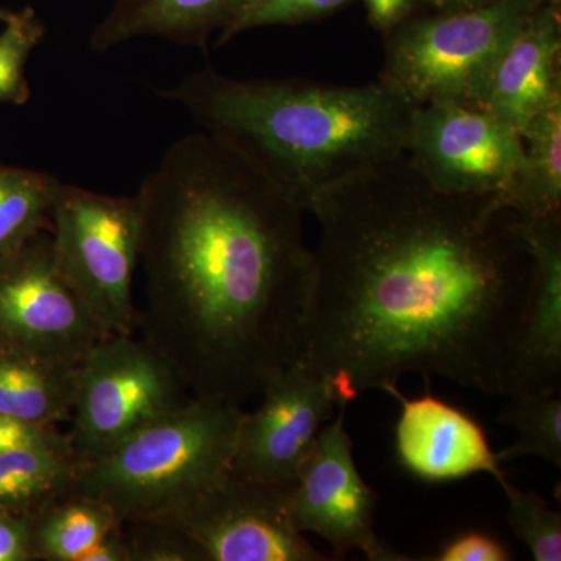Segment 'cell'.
I'll list each match as a JSON object with an SVG mask.
<instances>
[{
  "mask_svg": "<svg viewBox=\"0 0 561 561\" xmlns=\"http://www.w3.org/2000/svg\"><path fill=\"white\" fill-rule=\"evenodd\" d=\"M524 162L507 209L529 217L561 214V101L540 111L524 128Z\"/></svg>",
  "mask_w": 561,
  "mask_h": 561,
  "instance_id": "cell-20",
  "label": "cell"
},
{
  "mask_svg": "<svg viewBox=\"0 0 561 561\" xmlns=\"http://www.w3.org/2000/svg\"><path fill=\"white\" fill-rule=\"evenodd\" d=\"M561 101V0L535 11L497 61L481 108L523 135L540 111Z\"/></svg>",
  "mask_w": 561,
  "mask_h": 561,
  "instance_id": "cell-15",
  "label": "cell"
},
{
  "mask_svg": "<svg viewBox=\"0 0 561 561\" xmlns=\"http://www.w3.org/2000/svg\"><path fill=\"white\" fill-rule=\"evenodd\" d=\"M60 426L31 423L0 412V454L65 440Z\"/></svg>",
  "mask_w": 561,
  "mask_h": 561,
  "instance_id": "cell-28",
  "label": "cell"
},
{
  "mask_svg": "<svg viewBox=\"0 0 561 561\" xmlns=\"http://www.w3.org/2000/svg\"><path fill=\"white\" fill-rule=\"evenodd\" d=\"M405 153L432 186L461 197L496 198L502 209L519 180L522 136L481 106H416Z\"/></svg>",
  "mask_w": 561,
  "mask_h": 561,
  "instance_id": "cell-8",
  "label": "cell"
},
{
  "mask_svg": "<svg viewBox=\"0 0 561 561\" xmlns=\"http://www.w3.org/2000/svg\"><path fill=\"white\" fill-rule=\"evenodd\" d=\"M0 32V103L24 105L31 99L25 69L46 27L33 9L11 13Z\"/></svg>",
  "mask_w": 561,
  "mask_h": 561,
  "instance_id": "cell-24",
  "label": "cell"
},
{
  "mask_svg": "<svg viewBox=\"0 0 561 561\" xmlns=\"http://www.w3.org/2000/svg\"><path fill=\"white\" fill-rule=\"evenodd\" d=\"M106 335L55 268L49 234L0 256V337L79 364Z\"/></svg>",
  "mask_w": 561,
  "mask_h": 561,
  "instance_id": "cell-11",
  "label": "cell"
},
{
  "mask_svg": "<svg viewBox=\"0 0 561 561\" xmlns=\"http://www.w3.org/2000/svg\"><path fill=\"white\" fill-rule=\"evenodd\" d=\"M351 2L353 0H247L230 27L220 33L219 44L253 28L321 20L345 9Z\"/></svg>",
  "mask_w": 561,
  "mask_h": 561,
  "instance_id": "cell-25",
  "label": "cell"
},
{
  "mask_svg": "<svg viewBox=\"0 0 561 561\" xmlns=\"http://www.w3.org/2000/svg\"><path fill=\"white\" fill-rule=\"evenodd\" d=\"M311 213L300 360L341 404L408 373L504 397L534 273L513 210L438 191L402 153Z\"/></svg>",
  "mask_w": 561,
  "mask_h": 561,
  "instance_id": "cell-1",
  "label": "cell"
},
{
  "mask_svg": "<svg viewBox=\"0 0 561 561\" xmlns=\"http://www.w3.org/2000/svg\"><path fill=\"white\" fill-rule=\"evenodd\" d=\"M262 397L256 412L243 413L231 472L290 490L321 427L341 402L330 382L300 359L273 376Z\"/></svg>",
  "mask_w": 561,
  "mask_h": 561,
  "instance_id": "cell-12",
  "label": "cell"
},
{
  "mask_svg": "<svg viewBox=\"0 0 561 561\" xmlns=\"http://www.w3.org/2000/svg\"><path fill=\"white\" fill-rule=\"evenodd\" d=\"M55 268L108 334H131L139 265L136 197H111L60 183L50 213Z\"/></svg>",
  "mask_w": 561,
  "mask_h": 561,
  "instance_id": "cell-6",
  "label": "cell"
},
{
  "mask_svg": "<svg viewBox=\"0 0 561 561\" xmlns=\"http://www.w3.org/2000/svg\"><path fill=\"white\" fill-rule=\"evenodd\" d=\"M135 197L142 339L194 397L241 405L301 357L312 272L305 209L208 131L172 142Z\"/></svg>",
  "mask_w": 561,
  "mask_h": 561,
  "instance_id": "cell-2",
  "label": "cell"
},
{
  "mask_svg": "<svg viewBox=\"0 0 561 561\" xmlns=\"http://www.w3.org/2000/svg\"><path fill=\"white\" fill-rule=\"evenodd\" d=\"M247 0H116L95 27L90 46L106 51L139 36H161L181 44H205L224 32Z\"/></svg>",
  "mask_w": 561,
  "mask_h": 561,
  "instance_id": "cell-16",
  "label": "cell"
},
{
  "mask_svg": "<svg viewBox=\"0 0 561 561\" xmlns=\"http://www.w3.org/2000/svg\"><path fill=\"white\" fill-rule=\"evenodd\" d=\"M507 497V519L515 537L527 546L535 561L561 560V515L535 491L516 489L505 479L500 483Z\"/></svg>",
  "mask_w": 561,
  "mask_h": 561,
  "instance_id": "cell-23",
  "label": "cell"
},
{
  "mask_svg": "<svg viewBox=\"0 0 561 561\" xmlns=\"http://www.w3.org/2000/svg\"><path fill=\"white\" fill-rule=\"evenodd\" d=\"M513 227L529 251L534 273L513 346L504 397L561 391V214L513 213Z\"/></svg>",
  "mask_w": 561,
  "mask_h": 561,
  "instance_id": "cell-13",
  "label": "cell"
},
{
  "mask_svg": "<svg viewBox=\"0 0 561 561\" xmlns=\"http://www.w3.org/2000/svg\"><path fill=\"white\" fill-rule=\"evenodd\" d=\"M348 404L321 427L289 491V512L302 534H316L345 559L360 551L371 561L411 560L379 540L375 530L376 493L362 478L345 430Z\"/></svg>",
  "mask_w": 561,
  "mask_h": 561,
  "instance_id": "cell-10",
  "label": "cell"
},
{
  "mask_svg": "<svg viewBox=\"0 0 561 561\" xmlns=\"http://www.w3.org/2000/svg\"><path fill=\"white\" fill-rule=\"evenodd\" d=\"M289 491L227 478L162 515L201 552L202 561H328L295 527Z\"/></svg>",
  "mask_w": 561,
  "mask_h": 561,
  "instance_id": "cell-9",
  "label": "cell"
},
{
  "mask_svg": "<svg viewBox=\"0 0 561 561\" xmlns=\"http://www.w3.org/2000/svg\"><path fill=\"white\" fill-rule=\"evenodd\" d=\"M364 5L371 27L387 36L402 22L416 16L424 0H364Z\"/></svg>",
  "mask_w": 561,
  "mask_h": 561,
  "instance_id": "cell-30",
  "label": "cell"
},
{
  "mask_svg": "<svg viewBox=\"0 0 561 561\" xmlns=\"http://www.w3.org/2000/svg\"><path fill=\"white\" fill-rule=\"evenodd\" d=\"M491 2L494 0H424V5L431 7L434 11H456L474 9Z\"/></svg>",
  "mask_w": 561,
  "mask_h": 561,
  "instance_id": "cell-31",
  "label": "cell"
},
{
  "mask_svg": "<svg viewBox=\"0 0 561 561\" xmlns=\"http://www.w3.org/2000/svg\"><path fill=\"white\" fill-rule=\"evenodd\" d=\"M379 390L400 402L394 451L413 478L446 483L485 472L500 483L507 479L485 430L467 412L434 397L430 387L420 398H405L397 383H386Z\"/></svg>",
  "mask_w": 561,
  "mask_h": 561,
  "instance_id": "cell-14",
  "label": "cell"
},
{
  "mask_svg": "<svg viewBox=\"0 0 561 561\" xmlns=\"http://www.w3.org/2000/svg\"><path fill=\"white\" fill-rule=\"evenodd\" d=\"M432 561H508L512 552L504 542L482 530H468L456 535L430 557Z\"/></svg>",
  "mask_w": 561,
  "mask_h": 561,
  "instance_id": "cell-27",
  "label": "cell"
},
{
  "mask_svg": "<svg viewBox=\"0 0 561 561\" xmlns=\"http://www.w3.org/2000/svg\"><path fill=\"white\" fill-rule=\"evenodd\" d=\"M0 561H33L32 519L0 513Z\"/></svg>",
  "mask_w": 561,
  "mask_h": 561,
  "instance_id": "cell-29",
  "label": "cell"
},
{
  "mask_svg": "<svg viewBox=\"0 0 561 561\" xmlns=\"http://www.w3.org/2000/svg\"><path fill=\"white\" fill-rule=\"evenodd\" d=\"M60 183L49 173L0 162V256L49 230Z\"/></svg>",
  "mask_w": 561,
  "mask_h": 561,
  "instance_id": "cell-21",
  "label": "cell"
},
{
  "mask_svg": "<svg viewBox=\"0 0 561 561\" xmlns=\"http://www.w3.org/2000/svg\"><path fill=\"white\" fill-rule=\"evenodd\" d=\"M79 470L68 435L51 445L0 454V513L35 518L76 491Z\"/></svg>",
  "mask_w": 561,
  "mask_h": 561,
  "instance_id": "cell-18",
  "label": "cell"
},
{
  "mask_svg": "<svg viewBox=\"0 0 561 561\" xmlns=\"http://www.w3.org/2000/svg\"><path fill=\"white\" fill-rule=\"evenodd\" d=\"M194 398L157 346L131 334H110L77 365L68 438L80 465L98 459L153 421Z\"/></svg>",
  "mask_w": 561,
  "mask_h": 561,
  "instance_id": "cell-7",
  "label": "cell"
},
{
  "mask_svg": "<svg viewBox=\"0 0 561 561\" xmlns=\"http://www.w3.org/2000/svg\"><path fill=\"white\" fill-rule=\"evenodd\" d=\"M241 150L305 210L408 151L416 106L381 80L362 87L232 79L213 68L157 90Z\"/></svg>",
  "mask_w": 561,
  "mask_h": 561,
  "instance_id": "cell-3",
  "label": "cell"
},
{
  "mask_svg": "<svg viewBox=\"0 0 561 561\" xmlns=\"http://www.w3.org/2000/svg\"><path fill=\"white\" fill-rule=\"evenodd\" d=\"M77 365L0 337V412L46 426L70 421Z\"/></svg>",
  "mask_w": 561,
  "mask_h": 561,
  "instance_id": "cell-17",
  "label": "cell"
},
{
  "mask_svg": "<svg viewBox=\"0 0 561 561\" xmlns=\"http://www.w3.org/2000/svg\"><path fill=\"white\" fill-rule=\"evenodd\" d=\"M10 14H11V11L0 9V21L5 22L7 20H9Z\"/></svg>",
  "mask_w": 561,
  "mask_h": 561,
  "instance_id": "cell-32",
  "label": "cell"
},
{
  "mask_svg": "<svg viewBox=\"0 0 561 561\" xmlns=\"http://www.w3.org/2000/svg\"><path fill=\"white\" fill-rule=\"evenodd\" d=\"M243 413L194 397L80 465L76 493L108 505L124 524L171 512L227 478Z\"/></svg>",
  "mask_w": 561,
  "mask_h": 561,
  "instance_id": "cell-4",
  "label": "cell"
},
{
  "mask_svg": "<svg viewBox=\"0 0 561 561\" xmlns=\"http://www.w3.org/2000/svg\"><path fill=\"white\" fill-rule=\"evenodd\" d=\"M130 561H202L201 552L164 516L124 524Z\"/></svg>",
  "mask_w": 561,
  "mask_h": 561,
  "instance_id": "cell-26",
  "label": "cell"
},
{
  "mask_svg": "<svg viewBox=\"0 0 561 561\" xmlns=\"http://www.w3.org/2000/svg\"><path fill=\"white\" fill-rule=\"evenodd\" d=\"M122 526L108 505L73 491L32 518L33 561H88Z\"/></svg>",
  "mask_w": 561,
  "mask_h": 561,
  "instance_id": "cell-19",
  "label": "cell"
},
{
  "mask_svg": "<svg viewBox=\"0 0 561 561\" xmlns=\"http://www.w3.org/2000/svg\"><path fill=\"white\" fill-rule=\"evenodd\" d=\"M500 413V423L518 432V440L497 453V460L537 456L561 468V398L552 394H515Z\"/></svg>",
  "mask_w": 561,
  "mask_h": 561,
  "instance_id": "cell-22",
  "label": "cell"
},
{
  "mask_svg": "<svg viewBox=\"0 0 561 561\" xmlns=\"http://www.w3.org/2000/svg\"><path fill=\"white\" fill-rule=\"evenodd\" d=\"M557 0H494L486 5L416 14L386 38L379 80L415 106H481L497 61L535 11Z\"/></svg>",
  "mask_w": 561,
  "mask_h": 561,
  "instance_id": "cell-5",
  "label": "cell"
}]
</instances>
